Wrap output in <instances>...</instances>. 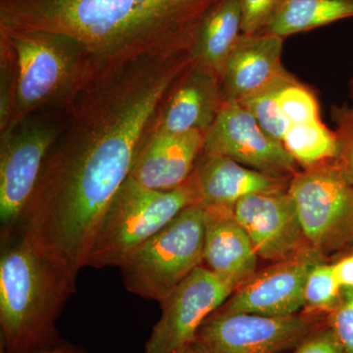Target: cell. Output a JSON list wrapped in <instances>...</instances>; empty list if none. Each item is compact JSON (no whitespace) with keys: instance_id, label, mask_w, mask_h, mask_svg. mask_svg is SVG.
Returning <instances> with one entry per match:
<instances>
[{"instance_id":"484cf974","label":"cell","mask_w":353,"mask_h":353,"mask_svg":"<svg viewBox=\"0 0 353 353\" xmlns=\"http://www.w3.org/2000/svg\"><path fill=\"white\" fill-rule=\"evenodd\" d=\"M331 116L339 143L338 155L334 160L353 185V106L347 103L334 105Z\"/></svg>"},{"instance_id":"9c48e42d","label":"cell","mask_w":353,"mask_h":353,"mask_svg":"<svg viewBox=\"0 0 353 353\" xmlns=\"http://www.w3.org/2000/svg\"><path fill=\"white\" fill-rule=\"evenodd\" d=\"M321 324L308 314L271 317L217 310L201 325L194 341L203 353H284Z\"/></svg>"},{"instance_id":"7402d4cb","label":"cell","mask_w":353,"mask_h":353,"mask_svg":"<svg viewBox=\"0 0 353 353\" xmlns=\"http://www.w3.org/2000/svg\"><path fill=\"white\" fill-rule=\"evenodd\" d=\"M341 285L334 276L333 264L320 262L309 273L304 287L303 308L305 314H330L340 303Z\"/></svg>"},{"instance_id":"44dd1931","label":"cell","mask_w":353,"mask_h":353,"mask_svg":"<svg viewBox=\"0 0 353 353\" xmlns=\"http://www.w3.org/2000/svg\"><path fill=\"white\" fill-rule=\"evenodd\" d=\"M282 143L303 169L333 160L339 152L336 132L322 120L292 125Z\"/></svg>"},{"instance_id":"9a60e30c","label":"cell","mask_w":353,"mask_h":353,"mask_svg":"<svg viewBox=\"0 0 353 353\" xmlns=\"http://www.w3.org/2000/svg\"><path fill=\"white\" fill-rule=\"evenodd\" d=\"M224 104L220 77L192 61L165 99L152 131L205 134Z\"/></svg>"},{"instance_id":"f546056e","label":"cell","mask_w":353,"mask_h":353,"mask_svg":"<svg viewBox=\"0 0 353 353\" xmlns=\"http://www.w3.org/2000/svg\"><path fill=\"white\" fill-rule=\"evenodd\" d=\"M333 268L341 290L353 289V253L334 263Z\"/></svg>"},{"instance_id":"30bf717a","label":"cell","mask_w":353,"mask_h":353,"mask_svg":"<svg viewBox=\"0 0 353 353\" xmlns=\"http://www.w3.org/2000/svg\"><path fill=\"white\" fill-rule=\"evenodd\" d=\"M236 290L205 267L196 268L160 301L161 316L145 343V353H176L192 343L204 321Z\"/></svg>"},{"instance_id":"6da1fadb","label":"cell","mask_w":353,"mask_h":353,"mask_svg":"<svg viewBox=\"0 0 353 353\" xmlns=\"http://www.w3.org/2000/svg\"><path fill=\"white\" fill-rule=\"evenodd\" d=\"M192 63L190 52L94 62L59 104V132L21 220V240L75 277L87 267L109 203Z\"/></svg>"},{"instance_id":"d4e9b609","label":"cell","mask_w":353,"mask_h":353,"mask_svg":"<svg viewBox=\"0 0 353 353\" xmlns=\"http://www.w3.org/2000/svg\"><path fill=\"white\" fill-rule=\"evenodd\" d=\"M0 132L6 131L15 112L16 60L6 38L0 36Z\"/></svg>"},{"instance_id":"ba28073f","label":"cell","mask_w":353,"mask_h":353,"mask_svg":"<svg viewBox=\"0 0 353 353\" xmlns=\"http://www.w3.org/2000/svg\"><path fill=\"white\" fill-rule=\"evenodd\" d=\"M289 192L310 248L325 257L353 246V185L336 160L297 172Z\"/></svg>"},{"instance_id":"8992f818","label":"cell","mask_w":353,"mask_h":353,"mask_svg":"<svg viewBox=\"0 0 353 353\" xmlns=\"http://www.w3.org/2000/svg\"><path fill=\"white\" fill-rule=\"evenodd\" d=\"M206 210L201 204L183 209L119 267L132 294L158 303L203 262Z\"/></svg>"},{"instance_id":"1f68e13d","label":"cell","mask_w":353,"mask_h":353,"mask_svg":"<svg viewBox=\"0 0 353 353\" xmlns=\"http://www.w3.org/2000/svg\"><path fill=\"white\" fill-rule=\"evenodd\" d=\"M176 353H203L201 352V348L197 347L194 341H192L190 345H185L182 350H179Z\"/></svg>"},{"instance_id":"d6986e66","label":"cell","mask_w":353,"mask_h":353,"mask_svg":"<svg viewBox=\"0 0 353 353\" xmlns=\"http://www.w3.org/2000/svg\"><path fill=\"white\" fill-rule=\"evenodd\" d=\"M243 34L240 0H218L201 21L190 48L194 63L220 77Z\"/></svg>"},{"instance_id":"5bb4252c","label":"cell","mask_w":353,"mask_h":353,"mask_svg":"<svg viewBox=\"0 0 353 353\" xmlns=\"http://www.w3.org/2000/svg\"><path fill=\"white\" fill-rule=\"evenodd\" d=\"M284 39L259 32L241 34L221 75L225 102H238L279 85L299 83L282 61Z\"/></svg>"},{"instance_id":"277c9868","label":"cell","mask_w":353,"mask_h":353,"mask_svg":"<svg viewBox=\"0 0 353 353\" xmlns=\"http://www.w3.org/2000/svg\"><path fill=\"white\" fill-rule=\"evenodd\" d=\"M0 36L10 44L16 60L15 112L11 124L61 104L95 62L82 44L64 34L0 29Z\"/></svg>"},{"instance_id":"ffe728a7","label":"cell","mask_w":353,"mask_h":353,"mask_svg":"<svg viewBox=\"0 0 353 353\" xmlns=\"http://www.w3.org/2000/svg\"><path fill=\"white\" fill-rule=\"evenodd\" d=\"M353 18V0H282L263 30L285 39Z\"/></svg>"},{"instance_id":"3957f363","label":"cell","mask_w":353,"mask_h":353,"mask_svg":"<svg viewBox=\"0 0 353 353\" xmlns=\"http://www.w3.org/2000/svg\"><path fill=\"white\" fill-rule=\"evenodd\" d=\"M77 278L21 239L0 259V350L39 353L59 345L57 321Z\"/></svg>"},{"instance_id":"2e32d148","label":"cell","mask_w":353,"mask_h":353,"mask_svg":"<svg viewBox=\"0 0 353 353\" xmlns=\"http://www.w3.org/2000/svg\"><path fill=\"white\" fill-rule=\"evenodd\" d=\"M204 137L199 131L150 132L139 148L130 176L148 189L181 187L194 173L203 153Z\"/></svg>"},{"instance_id":"83f0119b","label":"cell","mask_w":353,"mask_h":353,"mask_svg":"<svg viewBox=\"0 0 353 353\" xmlns=\"http://www.w3.org/2000/svg\"><path fill=\"white\" fill-rule=\"evenodd\" d=\"M282 0H240L243 34L262 32L275 15Z\"/></svg>"},{"instance_id":"7c38bea8","label":"cell","mask_w":353,"mask_h":353,"mask_svg":"<svg viewBox=\"0 0 353 353\" xmlns=\"http://www.w3.org/2000/svg\"><path fill=\"white\" fill-rule=\"evenodd\" d=\"M324 257L308 248L296 256L274 262L241 285L218 311L252 313L271 317L297 314L310 271Z\"/></svg>"},{"instance_id":"4316f807","label":"cell","mask_w":353,"mask_h":353,"mask_svg":"<svg viewBox=\"0 0 353 353\" xmlns=\"http://www.w3.org/2000/svg\"><path fill=\"white\" fill-rule=\"evenodd\" d=\"M327 324L336 334L341 352L353 353V289L343 290L340 303L328 315Z\"/></svg>"},{"instance_id":"cb8c5ba5","label":"cell","mask_w":353,"mask_h":353,"mask_svg":"<svg viewBox=\"0 0 353 353\" xmlns=\"http://www.w3.org/2000/svg\"><path fill=\"white\" fill-rule=\"evenodd\" d=\"M278 101L292 125L321 120L317 97L303 83L282 88L278 94Z\"/></svg>"},{"instance_id":"603a6c76","label":"cell","mask_w":353,"mask_h":353,"mask_svg":"<svg viewBox=\"0 0 353 353\" xmlns=\"http://www.w3.org/2000/svg\"><path fill=\"white\" fill-rule=\"evenodd\" d=\"M288 85H290L269 88L240 103L252 114L265 132L280 143H282L292 126L278 101L279 92Z\"/></svg>"},{"instance_id":"e0dca14e","label":"cell","mask_w":353,"mask_h":353,"mask_svg":"<svg viewBox=\"0 0 353 353\" xmlns=\"http://www.w3.org/2000/svg\"><path fill=\"white\" fill-rule=\"evenodd\" d=\"M190 179L197 204L208 209H234L243 197L289 189L292 178L266 175L231 158L203 152Z\"/></svg>"},{"instance_id":"52a82bcc","label":"cell","mask_w":353,"mask_h":353,"mask_svg":"<svg viewBox=\"0 0 353 353\" xmlns=\"http://www.w3.org/2000/svg\"><path fill=\"white\" fill-rule=\"evenodd\" d=\"M60 129L59 106L43 109L13 123L0 143V224L6 245L19 229L44 160Z\"/></svg>"},{"instance_id":"7a4b0ae2","label":"cell","mask_w":353,"mask_h":353,"mask_svg":"<svg viewBox=\"0 0 353 353\" xmlns=\"http://www.w3.org/2000/svg\"><path fill=\"white\" fill-rule=\"evenodd\" d=\"M218 0H0V29L39 30L79 41L97 62L190 52Z\"/></svg>"},{"instance_id":"5b68a950","label":"cell","mask_w":353,"mask_h":353,"mask_svg":"<svg viewBox=\"0 0 353 353\" xmlns=\"http://www.w3.org/2000/svg\"><path fill=\"white\" fill-rule=\"evenodd\" d=\"M197 203L196 190L190 178L175 190H155L129 176L102 217L87 266L120 267L183 209Z\"/></svg>"},{"instance_id":"d6a6232c","label":"cell","mask_w":353,"mask_h":353,"mask_svg":"<svg viewBox=\"0 0 353 353\" xmlns=\"http://www.w3.org/2000/svg\"><path fill=\"white\" fill-rule=\"evenodd\" d=\"M348 94L353 101V78L350 81V85H348Z\"/></svg>"},{"instance_id":"ac0fdd59","label":"cell","mask_w":353,"mask_h":353,"mask_svg":"<svg viewBox=\"0 0 353 353\" xmlns=\"http://www.w3.org/2000/svg\"><path fill=\"white\" fill-rule=\"evenodd\" d=\"M206 233L202 266L238 289L256 273L259 255L234 209L205 208Z\"/></svg>"},{"instance_id":"f1b7e54d","label":"cell","mask_w":353,"mask_h":353,"mask_svg":"<svg viewBox=\"0 0 353 353\" xmlns=\"http://www.w3.org/2000/svg\"><path fill=\"white\" fill-rule=\"evenodd\" d=\"M294 353H343L333 330L326 326L315 330L299 345Z\"/></svg>"},{"instance_id":"4dcf8cb0","label":"cell","mask_w":353,"mask_h":353,"mask_svg":"<svg viewBox=\"0 0 353 353\" xmlns=\"http://www.w3.org/2000/svg\"><path fill=\"white\" fill-rule=\"evenodd\" d=\"M0 353H4L0 350ZM39 353H83L81 348L73 347L70 345H55V347L48 348V350H43Z\"/></svg>"},{"instance_id":"4fadbf2b","label":"cell","mask_w":353,"mask_h":353,"mask_svg":"<svg viewBox=\"0 0 353 353\" xmlns=\"http://www.w3.org/2000/svg\"><path fill=\"white\" fill-rule=\"evenodd\" d=\"M234 216L259 259L274 263L310 248L289 189L243 197L234 205Z\"/></svg>"},{"instance_id":"8fae6325","label":"cell","mask_w":353,"mask_h":353,"mask_svg":"<svg viewBox=\"0 0 353 353\" xmlns=\"http://www.w3.org/2000/svg\"><path fill=\"white\" fill-rule=\"evenodd\" d=\"M204 153L234 161L277 178H292L296 162L282 143L269 136L238 102H225L204 137Z\"/></svg>"}]
</instances>
